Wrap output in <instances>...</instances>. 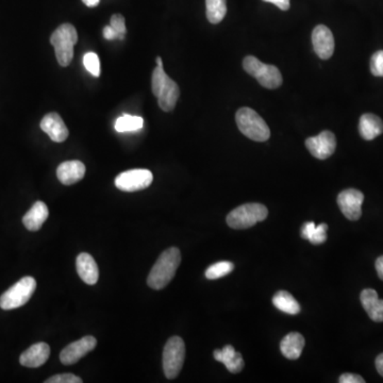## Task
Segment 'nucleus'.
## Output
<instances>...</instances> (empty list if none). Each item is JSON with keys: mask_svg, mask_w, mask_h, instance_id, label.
Masks as SVG:
<instances>
[{"mask_svg": "<svg viewBox=\"0 0 383 383\" xmlns=\"http://www.w3.org/2000/svg\"><path fill=\"white\" fill-rule=\"evenodd\" d=\"M184 359V342L180 337H170L163 350V370L166 378L175 379L180 374Z\"/></svg>", "mask_w": 383, "mask_h": 383, "instance_id": "6e6552de", "label": "nucleus"}, {"mask_svg": "<svg viewBox=\"0 0 383 383\" xmlns=\"http://www.w3.org/2000/svg\"><path fill=\"white\" fill-rule=\"evenodd\" d=\"M341 383H364L365 380L362 378L359 375L350 374V372H346V374L342 375L339 379Z\"/></svg>", "mask_w": 383, "mask_h": 383, "instance_id": "2f4dec72", "label": "nucleus"}, {"mask_svg": "<svg viewBox=\"0 0 383 383\" xmlns=\"http://www.w3.org/2000/svg\"><path fill=\"white\" fill-rule=\"evenodd\" d=\"M375 265H376V271L379 278H380L381 280H383V255H381V257H379V258L377 259L376 264Z\"/></svg>", "mask_w": 383, "mask_h": 383, "instance_id": "f704fd0d", "label": "nucleus"}, {"mask_svg": "<svg viewBox=\"0 0 383 383\" xmlns=\"http://www.w3.org/2000/svg\"><path fill=\"white\" fill-rule=\"evenodd\" d=\"M86 166L81 161L63 162L57 168V177L60 182L64 185H72L79 182L86 175Z\"/></svg>", "mask_w": 383, "mask_h": 383, "instance_id": "dca6fc26", "label": "nucleus"}, {"mask_svg": "<svg viewBox=\"0 0 383 383\" xmlns=\"http://www.w3.org/2000/svg\"><path fill=\"white\" fill-rule=\"evenodd\" d=\"M269 215V210L261 203H245L232 210L227 216V224L234 229H247L257 222H263Z\"/></svg>", "mask_w": 383, "mask_h": 383, "instance_id": "39448f33", "label": "nucleus"}, {"mask_svg": "<svg viewBox=\"0 0 383 383\" xmlns=\"http://www.w3.org/2000/svg\"><path fill=\"white\" fill-rule=\"evenodd\" d=\"M363 201V193L356 189H344L337 196V205L349 220H358L361 217Z\"/></svg>", "mask_w": 383, "mask_h": 383, "instance_id": "9b49d317", "label": "nucleus"}, {"mask_svg": "<svg viewBox=\"0 0 383 383\" xmlns=\"http://www.w3.org/2000/svg\"><path fill=\"white\" fill-rule=\"evenodd\" d=\"M36 281L34 277L22 278L0 297V308L9 311L25 306L34 295Z\"/></svg>", "mask_w": 383, "mask_h": 383, "instance_id": "0eeeda50", "label": "nucleus"}, {"mask_svg": "<svg viewBox=\"0 0 383 383\" xmlns=\"http://www.w3.org/2000/svg\"><path fill=\"white\" fill-rule=\"evenodd\" d=\"M110 26L116 31L119 34V40H123L126 34H127V28H126L125 18L121 14H114L111 18Z\"/></svg>", "mask_w": 383, "mask_h": 383, "instance_id": "c756f323", "label": "nucleus"}, {"mask_svg": "<svg viewBox=\"0 0 383 383\" xmlns=\"http://www.w3.org/2000/svg\"><path fill=\"white\" fill-rule=\"evenodd\" d=\"M207 18L211 24L222 22L227 13V0H206Z\"/></svg>", "mask_w": 383, "mask_h": 383, "instance_id": "393cba45", "label": "nucleus"}, {"mask_svg": "<svg viewBox=\"0 0 383 383\" xmlns=\"http://www.w3.org/2000/svg\"><path fill=\"white\" fill-rule=\"evenodd\" d=\"M86 7L94 8L100 5V0H82Z\"/></svg>", "mask_w": 383, "mask_h": 383, "instance_id": "e433bc0d", "label": "nucleus"}, {"mask_svg": "<svg viewBox=\"0 0 383 383\" xmlns=\"http://www.w3.org/2000/svg\"><path fill=\"white\" fill-rule=\"evenodd\" d=\"M154 180L150 170L137 168L126 170L115 178V187L123 192H137L147 189Z\"/></svg>", "mask_w": 383, "mask_h": 383, "instance_id": "1a4fd4ad", "label": "nucleus"}, {"mask_svg": "<svg viewBox=\"0 0 383 383\" xmlns=\"http://www.w3.org/2000/svg\"><path fill=\"white\" fill-rule=\"evenodd\" d=\"M360 135L366 141H372L383 133V121L380 117L372 113H366L360 119Z\"/></svg>", "mask_w": 383, "mask_h": 383, "instance_id": "412c9836", "label": "nucleus"}, {"mask_svg": "<svg viewBox=\"0 0 383 383\" xmlns=\"http://www.w3.org/2000/svg\"><path fill=\"white\" fill-rule=\"evenodd\" d=\"M104 36L107 40L112 41L115 39H119V34H117L116 31L112 28L111 26L105 27L104 29Z\"/></svg>", "mask_w": 383, "mask_h": 383, "instance_id": "72a5a7b5", "label": "nucleus"}, {"mask_svg": "<svg viewBox=\"0 0 383 383\" xmlns=\"http://www.w3.org/2000/svg\"><path fill=\"white\" fill-rule=\"evenodd\" d=\"M77 42V30L72 24L61 25L53 31L51 43L55 48V58L61 67H69L73 61L74 46Z\"/></svg>", "mask_w": 383, "mask_h": 383, "instance_id": "7ed1b4c3", "label": "nucleus"}, {"mask_svg": "<svg viewBox=\"0 0 383 383\" xmlns=\"http://www.w3.org/2000/svg\"><path fill=\"white\" fill-rule=\"evenodd\" d=\"M51 357L48 344L41 342L34 344L20 355V363L25 368H36L44 365Z\"/></svg>", "mask_w": 383, "mask_h": 383, "instance_id": "2eb2a0df", "label": "nucleus"}, {"mask_svg": "<svg viewBox=\"0 0 383 383\" xmlns=\"http://www.w3.org/2000/svg\"><path fill=\"white\" fill-rule=\"evenodd\" d=\"M78 275L81 278L82 281L86 282L88 285H94L98 283L100 278V269L98 263L94 260L90 253H82L78 255L76 261Z\"/></svg>", "mask_w": 383, "mask_h": 383, "instance_id": "f3484780", "label": "nucleus"}, {"mask_svg": "<svg viewBox=\"0 0 383 383\" xmlns=\"http://www.w3.org/2000/svg\"><path fill=\"white\" fill-rule=\"evenodd\" d=\"M156 67H163V61L161 57H156Z\"/></svg>", "mask_w": 383, "mask_h": 383, "instance_id": "4c0bfd02", "label": "nucleus"}, {"mask_svg": "<svg viewBox=\"0 0 383 383\" xmlns=\"http://www.w3.org/2000/svg\"><path fill=\"white\" fill-rule=\"evenodd\" d=\"M265 3L273 4L276 7L279 8L282 11H288L291 7L290 0H263Z\"/></svg>", "mask_w": 383, "mask_h": 383, "instance_id": "473e14b6", "label": "nucleus"}, {"mask_svg": "<svg viewBox=\"0 0 383 383\" xmlns=\"http://www.w3.org/2000/svg\"><path fill=\"white\" fill-rule=\"evenodd\" d=\"M49 216L48 208L43 201H36L22 217V224L29 231H38Z\"/></svg>", "mask_w": 383, "mask_h": 383, "instance_id": "6ab92c4d", "label": "nucleus"}, {"mask_svg": "<svg viewBox=\"0 0 383 383\" xmlns=\"http://www.w3.org/2000/svg\"><path fill=\"white\" fill-rule=\"evenodd\" d=\"M327 230H328V226L326 224L316 226L314 222H309L302 226V236L312 244H323L327 240Z\"/></svg>", "mask_w": 383, "mask_h": 383, "instance_id": "5701e85b", "label": "nucleus"}, {"mask_svg": "<svg viewBox=\"0 0 383 383\" xmlns=\"http://www.w3.org/2000/svg\"><path fill=\"white\" fill-rule=\"evenodd\" d=\"M370 72L376 77H383V51H377L372 55Z\"/></svg>", "mask_w": 383, "mask_h": 383, "instance_id": "c85d7f7f", "label": "nucleus"}, {"mask_svg": "<svg viewBox=\"0 0 383 383\" xmlns=\"http://www.w3.org/2000/svg\"><path fill=\"white\" fill-rule=\"evenodd\" d=\"M41 129L55 143H62L69 137V129L58 113L45 115L41 121Z\"/></svg>", "mask_w": 383, "mask_h": 383, "instance_id": "4468645a", "label": "nucleus"}, {"mask_svg": "<svg viewBox=\"0 0 383 383\" xmlns=\"http://www.w3.org/2000/svg\"><path fill=\"white\" fill-rule=\"evenodd\" d=\"M304 337L300 333L291 332L285 335L280 343L282 355L289 360H297L304 347Z\"/></svg>", "mask_w": 383, "mask_h": 383, "instance_id": "4be33fe9", "label": "nucleus"}, {"mask_svg": "<svg viewBox=\"0 0 383 383\" xmlns=\"http://www.w3.org/2000/svg\"><path fill=\"white\" fill-rule=\"evenodd\" d=\"M362 306L372 321L377 323L383 322V300L378 297L375 290L365 289L360 295Z\"/></svg>", "mask_w": 383, "mask_h": 383, "instance_id": "aec40b11", "label": "nucleus"}, {"mask_svg": "<svg viewBox=\"0 0 383 383\" xmlns=\"http://www.w3.org/2000/svg\"><path fill=\"white\" fill-rule=\"evenodd\" d=\"M376 368L377 370H378L379 374L383 377V354H380V355L377 357Z\"/></svg>", "mask_w": 383, "mask_h": 383, "instance_id": "c9c22d12", "label": "nucleus"}, {"mask_svg": "<svg viewBox=\"0 0 383 383\" xmlns=\"http://www.w3.org/2000/svg\"><path fill=\"white\" fill-rule=\"evenodd\" d=\"M144 126V119L140 116L133 115H123L115 123V130L117 133H131L142 129Z\"/></svg>", "mask_w": 383, "mask_h": 383, "instance_id": "a878e982", "label": "nucleus"}, {"mask_svg": "<svg viewBox=\"0 0 383 383\" xmlns=\"http://www.w3.org/2000/svg\"><path fill=\"white\" fill-rule=\"evenodd\" d=\"M152 90L158 100L160 109L170 112L174 110L180 96L178 84L166 75L163 67H156L152 77Z\"/></svg>", "mask_w": 383, "mask_h": 383, "instance_id": "f03ea898", "label": "nucleus"}, {"mask_svg": "<svg viewBox=\"0 0 383 383\" xmlns=\"http://www.w3.org/2000/svg\"><path fill=\"white\" fill-rule=\"evenodd\" d=\"M244 71L258 80L259 83L264 88L274 90L282 84V75L275 65L263 63L260 60L247 55L243 61Z\"/></svg>", "mask_w": 383, "mask_h": 383, "instance_id": "423d86ee", "label": "nucleus"}, {"mask_svg": "<svg viewBox=\"0 0 383 383\" xmlns=\"http://www.w3.org/2000/svg\"><path fill=\"white\" fill-rule=\"evenodd\" d=\"M236 125L241 133L255 142H265L271 137V130L264 119L250 108H241L236 115Z\"/></svg>", "mask_w": 383, "mask_h": 383, "instance_id": "20e7f679", "label": "nucleus"}, {"mask_svg": "<svg viewBox=\"0 0 383 383\" xmlns=\"http://www.w3.org/2000/svg\"><path fill=\"white\" fill-rule=\"evenodd\" d=\"M83 64L88 73L92 74L94 77H100V62L98 53H86V55L83 57Z\"/></svg>", "mask_w": 383, "mask_h": 383, "instance_id": "cd10ccee", "label": "nucleus"}, {"mask_svg": "<svg viewBox=\"0 0 383 383\" xmlns=\"http://www.w3.org/2000/svg\"><path fill=\"white\" fill-rule=\"evenodd\" d=\"M98 340L92 335H86L64 348L60 354V360L64 365H73L94 350Z\"/></svg>", "mask_w": 383, "mask_h": 383, "instance_id": "9d476101", "label": "nucleus"}, {"mask_svg": "<svg viewBox=\"0 0 383 383\" xmlns=\"http://www.w3.org/2000/svg\"><path fill=\"white\" fill-rule=\"evenodd\" d=\"M213 356L216 361L225 364L227 370L232 374H238L244 368V359L240 353H236L234 346L226 345L222 349H216Z\"/></svg>", "mask_w": 383, "mask_h": 383, "instance_id": "a211bd4d", "label": "nucleus"}, {"mask_svg": "<svg viewBox=\"0 0 383 383\" xmlns=\"http://www.w3.org/2000/svg\"><path fill=\"white\" fill-rule=\"evenodd\" d=\"M234 269V263L229 262V261H220V262L208 267L206 271V278L210 280L220 279V278L229 275Z\"/></svg>", "mask_w": 383, "mask_h": 383, "instance_id": "bb28decb", "label": "nucleus"}, {"mask_svg": "<svg viewBox=\"0 0 383 383\" xmlns=\"http://www.w3.org/2000/svg\"><path fill=\"white\" fill-rule=\"evenodd\" d=\"M312 44L315 53L322 60H328L335 53V38L328 27L318 25L313 29Z\"/></svg>", "mask_w": 383, "mask_h": 383, "instance_id": "ddd939ff", "label": "nucleus"}, {"mask_svg": "<svg viewBox=\"0 0 383 383\" xmlns=\"http://www.w3.org/2000/svg\"><path fill=\"white\" fill-rule=\"evenodd\" d=\"M45 383H82V379L73 374H60L47 379Z\"/></svg>", "mask_w": 383, "mask_h": 383, "instance_id": "7c9ffc66", "label": "nucleus"}, {"mask_svg": "<svg viewBox=\"0 0 383 383\" xmlns=\"http://www.w3.org/2000/svg\"><path fill=\"white\" fill-rule=\"evenodd\" d=\"M306 147L314 158L326 160L335 154L337 148V139L331 131L325 130L316 137L306 140Z\"/></svg>", "mask_w": 383, "mask_h": 383, "instance_id": "f8f14e48", "label": "nucleus"}, {"mask_svg": "<svg viewBox=\"0 0 383 383\" xmlns=\"http://www.w3.org/2000/svg\"><path fill=\"white\" fill-rule=\"evenodd\" d=\"M273 304L278 310L288 314L296 315L300 312V306L297 300L289 292L280 291L273 297Z\"/></svg>", "mask_w": 383, "mask_h": 383, "instance_id": "b1692460", "label": "nucleus"}, {"mask_svg": "<svg viewBox=\"0 0 383 383\" xmlns=\"http://www.w3.org/2000/svg\"><path fill=\"white\" fill-rule=\"evenodd\" d=\"M181 263L180 250L176 247L166 249L152 267L147 284L154 290H162L172 281Z\"/></svg>", "mask_w": 383, "mask_h": 383, "instance_id": "f257e3e1", "label": "nucleus"}]
</instances>
